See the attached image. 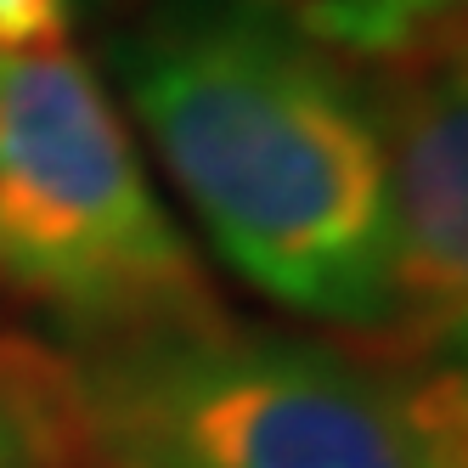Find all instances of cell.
I'll use <instances>...</instances> for the list:
<instances>
[{
	"instance_id": "cell-2",
	"label": "cell",
	"mask_w": 468,
	"mask_h": 468,
	"mask_svg": "<svg viewBox=\"0 0 468 468\" xmlns=\"http://www.w3.org/2000/svg\"><path fill=\"white\" fill-rule=\"evenodd\" d=\"M85 412L176 468H468V378L231 322L96 350Z\"/></svg>"
},
{
	"instance_id": "cell-1",
	"label": "cell",
	"mask_w": 468,
	"mask_h": 468,
	"mask_svg": "<svg viewBox=\"0 0 468 468\" xmlns=\"http://www.w3.org/2000/svg\"><path fill=\"white\" fill-rule=\"evenodd\" d=\"M108 57L231 271L311 322L384 333V124L333 51L265 0H147Z\"/></svg>"
},
{
	"instance_id": "cell-4",
	"label": "cell",
	"mask_w": 468,
	"mask_h": 468,
	"mask_svg": "<svg viewBox=\"0 0 468 468\" xmlns=\"http://www.w3.org/2000/svg\"><path fill=\"white\" fill-rule=\"evenodd\" d=\"M389 356L468 378V23L384 57Z\"/></svg>"
},
{
	"instance_id": "cell-9",
	"label": "cell",
	"mask_w": 468,
	"mask_h": 468,
	"mask_svg": "<svg viewBox=\"0 0 468 468\" xmlns=\"http://www.w3.org/2000/svg\"><path fill=\"white\" fill-rule=\"evenodd\" d=\"M457 6H468V0H457Z\"/></svg>"
},
{
	"instance_id": "cell-8",
	"label": "cell",
	"mask_w": 468,
	"mask_h": 468,
	"mask_svg": "<svg viewBox=\"0 0 468 468\" xmlns=\"http://www.w3.org/2000/svg\"><path fill=\"white\" fill-rule=\"evenodd\" d=\"M80 400H85V395H80ZM74 468H176V463H164V457H153V452H142V446L119 441L113 429H102V423L85 412V434H80Z\"/></svg>"
},
{
	"instance_id": "cell-3",
	"label": "cell",
	"mask_w": 468,
	"mask_h": 468,
	"mask_svg": "<svg viewBox=\"0 0 468 468\" xmlns=\"http://www.w3.org/2000/svg\"><path fill=\"white\" fill-rule=\"evenodd\" d=\"M0 288L96 350L226 322L69 40L0 57Z\"/></svg>"
},
{
	"instance_id": "cell-6",
	"label": "cell",
	"mask_w": 468,
	"mask_h": 468,
	"mask_svg": "<svg viewBox=\"0 0 468 468\" xmlns=\"http://www.w3.org/2000/svg\"><path fill=\"white\" fill-rule=\"evenodd\" d=\"M299 35L350 57H395L429 28L457 17V0H265Z\"/></svg>"
},
{
	"instance_id": "cell-7",
	"label": "cell",
	"mask_w": 468,
	"mask_h": 468,
	"mask_svg": "<svg viewBox=\"0 0 468 468\" xmlns=\"http://www.w3.org/2000/svg\"><path fill=\"white\" fill-rule=\"evenodd\" d=\"M69 40V0H0V57Z\"/></svg>"
},
{
	"instance_id": "cell-5",
	"label": "cell",
	"mask_w": 468,
	"mask_h": 468,
	"mask_svg": "<svg viewBox=\"0 0 468 468\" xmlns=\"http://www.w3.org/2000/svg\"><path fill=\"white\" fill-rule=\"evenodd\" d=\"M85 400L74 361L0 333V468H74Z\"/></svg>"
}]
</instances>
